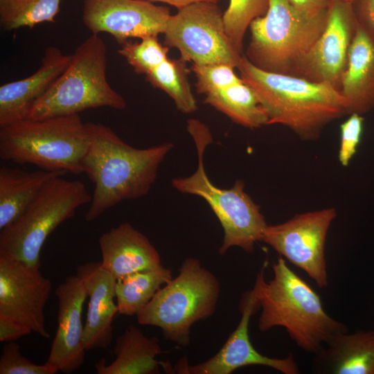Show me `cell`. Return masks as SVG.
Listing matches in <instances>:
<instances>
[{
    "label": "cell",
    "instance_id": "obj_1",
    "mask_svg": "<svg viewBox=\"0 0 374 374\" xmlns=\"http://www.w3.org/2000/svg\"><path fill=\"white\" fill-rule=\"evenodd\" d=\"M85 123L89 145L82 165L94 189L84 218L91 222L123 201L146 195L173 145L163 143L136 148L104 124Z\"/></svg>",
    "mask_w": 374,
    "mask_h": 374
},
{
    "label": "cell",
    "instance_id": "obj_2",
    "mask_svg": "<svg viewBox=\"0 0 374 374\" xmlns=\"http://www.w3.org/2000/svg\"><path fill=\"white\" fill-rule=\"evenodd\" d=\"M267 266L266 260L253 288L261 308L258 323L261 332L283 327L298 347L316 354L335 336L348 331L344 323L326 313L319 295L283 257L273 262L269 281L265 278Z\"/></svg>",
    "mask_w": 374,
    "mask_h": 374
},
{
    "label": "cell",
    "instance_id": "obj_3",
    "mask_svg": "<svg viewBox=\"0 0 374 374\" xmlns=\"http://www.w3.org/2000/svg\"><path fill=\"white\" fill-rule=\"evenodd\" d=\"M237 69L256 94L267 125L285 126L302 140H316L328 124L347 114L344 98L329 83L262 71L244 54Z\"/></svg>",
    "mask_w": 374,
    "mask_h": 374
},
{
    "label": "cell",
    "instance_id": "obj_4",
    "mask_svg": "<svg viewBox=\"0 0 374 374\" xmlns=\"http://www.w3.org/2000/svg\"><path fill=\"white\" fill-rule=\"evenodd\" d=\"M0 128L2 160L49 171L84 173L89 136L79 114L26 118Z\"/></svg>",
    "mask_w": 374,
    "mask_h": 374
},
{
    "label": "cell",
    "instance_id": "obj_5",
    "mask_svg": "<svg viewBox=\"0 0 374 374\" xmlns=\"http://www.w3.org/2000/svg\"><path fill=\"white\" fill-rule=\"evenodd\" d=\"M188 130L196 145L198 166L191 175L172 179V186L182 193L202 197L210 206L224 231L220 255L233 247L253 252L255 244L262 241L267 226L260 206L246 193L242 180H237L231 188H221L211 181L205 171L204 155L207 145L213 141L212 136L197 120L188 121Z\"/></svg>",
    "mask_w": 374,
    "mask_h": 374
},
{
    "label": "cell",
    "instance_id": "obj_6",
    "mask_svg": "<svg viewBox=\"0 0 374 374\" xmlns=\"http://www.w3.org/2000/svg\"><path fill=\"white\" fill-rule=\"evenodd\" d=\"M106 69L105 44L98 35L91 34L76 48L66 69L34 103L28 118L76 114L104 107L125 109V100L107 80Z\"/></svg>",
    "mask_w": 374,
    "mask_h": 374
},
{
    "label": "cell",
    "instance_id": "obj_7",
    "mask_svg": "<svg viewBox=\"0 0 374 374\" xmlns=\"http://www.w3.org/2000/svg\"><path fill=\"white\" fill-rule=\"evenodd\" d=\"M220 292L215 276L198 259L187 258L179 274L163 285L137 313V321L161 328L165 339L186 346L192 326L215 312Z\"/></svg>",
    "mask_w": 374,
    "mask_h": 374
},
{
    "label": "cell",
    "instance_id": "obj_8",
    "mask_svg": "<svg viewBox=\"0 0 374 374\" xmlns=\"http://www.w3.org/2000/svg\"><path fill=\"white\" fill-rule=\"evenodd\" d=\"M265 15L249 25L250 42L244 55L258 69L295 76L298 66L326 26L328 10L309 17L285 0H269Z\"/></svg>",
    "mask_w": 374,
    "mask_h": 374
},
{
    "label": "cell",
    "instance_id": "obj_9",
    "mask_svg": "<svg viewBox=\"0 0 374 374\" xmlns=\"http://www.w3.org/2000/svg\"><path fill=\"white\" fill-rule=\"evenodd\" d=\"M63 177L50 179L24 212L1 230L0 250L41 267L42 248L49 235L91 200L83 182Z\"/></svg>",
    "mask_w": 374,
    "mask_h": 374
},
{
    "label": "cell",
    "instance_id": "obj_10",
    "mask_svg": "<svg viewBox=\"0 0 374 374\" xmlns=\"http://www.w3.org/2000/svg\"><path fill=\"white\" fill-rule=\"evenodd\" d=\"M163 35L164 44L178 49L180 57L193 64L237 68L242 55L227 37L223 13L216 3L202 1L177 9L170 16Z\"/></svg>",
    "mask_w": 374,
    "mask_h": 374
},
{
    "label": "cell",
    "instance_id": "obj_11",
    "mask_svg": "<svg viewBox=\"0 0 374 374\" xmlns=\"http://www.w3.org/2000/svg\"><path fill=\"white\" fill-rule=\"evenodd\" d=\"M336 217L334 208L297 214L283 223L267 224L262 241L303 270L318 287L326 288L328 285L326 242Z\"/></svg>",
    "mask_w": 374,
    "mask_h": 374
},
{
    "label": "cell",
    "instance_id": "obj_12",
    "mask_svg": "<svg viewBox=\"0 0 374 374\" xmlns=\"http://www.w3.org/2000/svg\"><path fill=\"white\" fill-rule=\"evenodd\" d=\"M39 269L0 250V314L15 318L48 339L44 307L52 283Z\"/></svg>",
    "mask_w": 374,
    "mask_h": 374
},
{
    "label": "cell",
    "instance_id": "obj_13",
    "mask_svg": "<svg viewBox=\"0 0 374 374\" xmlns=\"http://www.w3.org/2000/svg\"><path fill=\"white\" fill-rule=\"evenodd\" d=\"M358 21L351 3L331 0L322 33L300 62L295 76L326 82L340 91Z\"/></svg>",
    "mask_w": 374,
    "mask_h": 374
},
{
    "label": "cell",
    "instance_id": "obj_14",
    "mask_svg": "<svg viewBox=\"0 0 374 374\" xmlns=\"http://www.w3.org/2000/svg\"><path fill=\"white\" fill-rule=\"evenodd\" d=\"M238 308L240 320L215 355L192 366L188 364L186 359H182L172 368V371L187 374H230L242 367L263 366L283 374H298L299 368L292 354L284 358L269 357L260 353L251 342L249 335L250 319L260 308L253 289L242 294Z\"/></svg>",
    "mask_w": 374,
    "mask_h": 374
},
{
    "label": "cell",
    "instance_id": "obj_15",
    "mask_svg": "<svg viewBox=\"0 0 374 374\" xmlns=\"http://www.w3.org/2000/svg\"><path fill=\"white\" fill-rule=\"evenodd\" d=\"M170 10L145 0H84L82 20L92 34H110L123 44L165 32Z\"/></svg>",
    "mask_w": 374,
    "mask_h": 374
},
{
    "label": "cell",
    "instance_id": "obj_16",
    "mask_svg": "<svg viewBox=\"0 0 374 374\" xmlns=\"http://www.w3.org/2000/svg\"><path fill=\"white\" fill-rule=\"evenodd\" d=\"M55 294L58 301L57 328L46 363L57 371L71 373L84 361L82 312L88 296L77 275L66 277L55 289Z\"/></svg>",
    "mask_w": 374,
    "mask_h": 374
},
{
    "label": "cell",
    "instance_id": "obj_17",
    "mask_svg": "<svg viewBox=\"0 0 374 374\" xmlns=\"http://www.w3.org/2000/svg\"><path fill=\"white\" fill-rule=\"evenodd\" d=\"M76 271L89 297L82 336L84 349H107L112 341L113 319L118 312L114 302L116 278L100 262L80 265Z\"/></svg>",
    "mask_w": 374,
    "mask_h": 374
},
{
    "label": "cell",
    "instance_id": "obj_18",
    "mask_svg": "<svg viewBox=\"0 0 374 374\" xmlns=\"http://www.w3.org/2000/svg\"><path fill=\"white\" fill-rule=\"evenodd\" d=\"M71 55L46 48L39 69L30 75L0 87V127L28 118L34 103L68 66Z\"/></svg>",
    "mask_w": 374,
    "mask_h": 374
},
{
    "label": "cell",
    "instance_id": "obj_19",
    "mask_svg": "<svg viewBox=\"0 0 374 374\" xmlns=\"http://www.w3.org/2000/svg\"><path fill=\"white\" fill-rule=\"evenodd\" d=\"M98 242L101 266L116 279L161 265L159 253L149 239L128 222L103 233Z\"/></svg>",
    "mask_w": 374,
    "mask_h": 374
},
{
    "label": "cell",
    "instance_id": "obj_20",
    "mask_svg": "<svg viewBox=\"0 0 374 374\" xmlns=\"http://www.w3.org/2000/svg\"><path fill=\"white\" fill-rule=\"evenodd\" d=\"M340 92L347 114L362 115L374 108V32L358 22L342 74Z\"/></svg>",
    "mask_w": 374,
    "mask_h": 374
},
{
    "label": "cell",
    "instance_id": "obj_21",
    "mask_svg": "<svg viewBox=\"0 0 374 374\" xmlns=\"http://www.w3.org/2000/svg\"><path fill=\"white\" fill-rule=\"evenodd\" d=\"M312 372L374 374V331L339 333L314 354Z\"/></svg>",
    "mask_w": 374,
    "mask_h": 374
},
{
    "label": "cell",
    "instance_id": "obj_22",
    "mask_svg": "<svg viewBox=\"0 0 374 374\" xmlns=\"http://www.w3.org/2000/svg\"><path fill=\"white\" fill-rule=\"evenodd\" d=\"M163 351L158 339L146 337L138 328L129 326L118 337L114 348L115 359L109 364L105 359L95 364L98 374H155L166 362L157 356Z\"/></svg>",
    "mask_w": 374,
    "mask_h": 374
},
{
    "label": "cell",
    "instance_id": "obj_23",
    "mask_svg": "<svg viewBox=\"0 0 374 374\" xmlns=\"http://www.w3.org/2000/svg\"><path fill=\"white\" fill-rule=\"evenodd\" d=\"M62 171L43 169L27 171L2 166L0 168V230L15 222L28 208L44 185Z\"/></svg>",
    "mask_w": 374,
    "mask_h": 374
},
{
    "label": "cell",
    "instance_id": "obj_24",
    "mask_svg": "<svg viewBox=\"0 0 374 374\" xmlns=\"http://www.w3.org/2000/svg\"><path fill=\"white\" fill-rule=\"evenodd\" d=\"M172 278L171 270L161 265L154 269L134 272L116 279L118 313L125 316L136 315Z\"/></svg>",
    "mask_w": 374,
    "mask_h": 374
},
{
    "label": "cell",
    "instance_id": "obj_25",
    "mask_svg": "<svg viewBox=\"0 0 374 374\" xmlns=\"http://www.w3.org/2000/svg\"><path fill=\"white\" fill-rule=\"evenodd\" d=\"M204 103L251 129L267 125L268 118L253 90L244 81L205 96Z\"/></svg>",
    "mask_w": 374,
    "mask_h": 374
},
{
    "label": "cell",
    "instance_id": "obj_26",
    "mask_svg": "<svg viewBox=\"0 0 374 374\" xmlns=\"http://www.w3.org/2000/svg\"><path fill=\"white\" fill-rule=\"evenodd\" d=\"M182 58H168L145 75L153 87L165 91L174 101L178 110L184 114L197 110L195 98L188 81L189 69Z\"/></svg>",
    "mask_w": 374,
    "mask_h": 374
},
{
    "label": "cell",
    "instance_id": "obj_27",
    "mask_svg": "<svg viewBox=\"0 0 374 374\" xmlns=\"http://www.w3.org/2000/svg\"><path fill=\"white\" fill-rule=\"evenodd\" d=\"M62 0H0V24L8 31L53 22Z\"/></svg>",
    "mask_w": 374,
    "mask_h": 374
},
{
    "label": "cell",
    "instance_id": "obj_28",
    "mask_svg": "<svg viewBox=\"0 0 374 374\" xmlns=\"http://www.w3.org/2000/svg\"><path fill=\"white\" fill-rule=\"evenodd\" d=\"M269 4V0H230L223 13V22L227 37L240 54H242L243 40L250 24L265 15Z\"/></svg>",
    "mask_w": 374,
    "mask_h": 374
},
{
    "label": "cell",
    "instance_id": "obj_29",
    "mask_svg": "<svg viewBox=\"0 0 374 374\" xmlns=\"http://www.w3.org/2000/svg\"><path fill=\"white\" fill-rule=\"evenodd\" d=\"M168 51L169 47L161 44L157 36H148L139 42H126L118 53L136 73L146 75L168 58Z\"/></svg>",
    "mask_w": 374,
    "mask_h": 374
},
{
    "label": "cell",
    "instance_id": "obj_30",
    "mask_svg": "<svg viewBox=\"0 0 374 374\" xmlns=\"http://www.w3.org/2000/svg\"><path fill=\"white\" fill-rule=\"evenodd\" d=\"M234 69L224 64H193L190 70L196 78L197 92L206 96L242 82L234 72Z\"/></svg>",
    "mask_w": 374,
    "mask_h": 374
},
{
    "label": "cell",
    "instance_id": "obj_31",
    "mask_svg": "<svg viewBox=\"0 0 374 374\" xmlns=\"http://www.w3.org/2000/svg\"><path fill=\"white\" fill-rule=\"evenodd\" d=\"M57 370L45 363L35 364L25 357L15 341L6 342L0 357V374H55Z\"/></svg>",
    "mask_w": 374,
    "mask_h": 374
},
{
    "label": "cell",
    "instance_id": "obj_32",
    "mask_svg": "<svg viewBox=\"0 0 374 374\" xmlns=\"http://www.w3.org/2000/svg\"><path fill=\"white\" fill-rule=\"evenodd\" d=\"M364 118L356 113L349 114V117L340 125V144L338 159L341 166H348L356 153L363 132Z\"/></svg>",
    "mask_w": 374,
    "mask_h": 374
},
{
    "label": "cell",
    "instance_id": "obj_33",
    "mask_svg": "<svg viewBox=\"0 0 374 374\" xmlns=\"http://www.w3.org/2000/svg\"><path fill=\"white\" fill-rule=\"evenodd\" d=\"M32 330L26 324L10 316L0 314V341L8 342L30 334Z\"/></svg>",
    "mask_w": 374,
    "mask_h": 374
},
{
    "label": "cell",
    "instance_id": "obj_34",
    "mask_svg": "<svg viewBox=\"0 0 374 374\" xmlns=\"http://www.w3.org/2000/svg\"><path fill=\"white\" fill-rule=\"evenodd\" d=\"M352 6L358 22L374 32V0H353Z\"/></svg>",
    "mask_w": 374,
    "mask_h": 374
},
{
    "label": "cell",
    "instance_id": "obj_35",
    "mask_svg": "<svg viewBox=\"0 0 374 374\" xmlns=\"http://www.w3.org/2000/svg\"><path fill=\"white\" fill-rule=\"evenodd\" d=\"M289 4L301 12L316 17L326 12L331 0H285Z\"/></svg>",
    "mask_w": 374,
    "mask_h": 374
},
{
    "label": "cell",
    "instance_id": "obj_36",
    "mask_svg": "<svg viewBox=\"0 0 374 374\" xmlns=\"http://www.w3.org/2000/svg\"><path fill=\"white\" fill-rule=\"evenodd\" d=\"M150 2H161L168 3L172 6L176 7L177 9L181 8L186 6L190 5L194 3L202 2V1H209L213 3H217L220 0H145Z\"/></svg>",
    "mask_w": 374,
    "mask_h": 374
},
{
    "label": "cell",
    "instance_id": "obj_37",
    "mask_svg": "<svg viewBox=\"0 0 374 374\" xmlns=\"http://www.w3.org/2000/svg\"><path fill=\"white\" fill-rule=\"evenodd\" d=\"M342 1H344L349 2V3H352L353 0H342Z\"/></svg>",
    "mask_w": 374,
    "mask_h": 374
}]
</instances>
